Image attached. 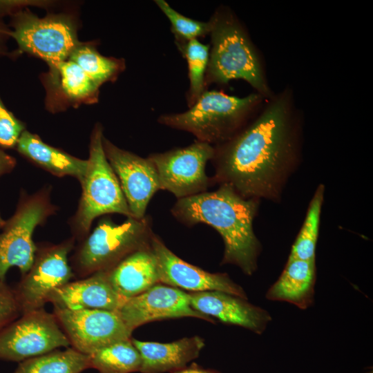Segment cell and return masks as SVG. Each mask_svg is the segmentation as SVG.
Listing matches in <instances>:
<instances>
[{"label":"cell","instance_id":"cell-1","mask_svg":"<svg viewBox=\"0 0 373 373\" xmlns=\"http://www.w3.org/2000/svg\"><path fill=\"white\" fill-rule=\"evenodd\" d=\"M303 122L293 88L274 93L241 130L213 146V182L245 198L276 200L298 162Z\"/></svg>","mask_w":373,"mask_h":373},{"label":"cell","instance_id":"cell-2","mask_svg":"<svg viewBox=\"0 0 373 373\" xmlns=\"http://www.w3.org/2000/svg\"><path fill=\"white\" fill-rule=\"evenodd\" d=\"M258 202L243 198L229 185L220 184L215 191L178 199L171 212L186 226L204 223L214 228L224 245L221 264L234 265L251 276L261 250L253 228Z\"/></svg>","mask_w":373,"mask_h":373},{"label":"cell","instance_id":"cell-3","mask_svg":"<svg viewBox=\"0 0 373 373\" xmlns=\"http://www.w3.org/2000/svg\"><path fill=\"white\" fill-rule=\"evenodd\" d=\"M211 45L205 86L224 85L235 79L248 83L268 99L273 96L263 59L235 12L218 6L209 19Z\"/></svg>","mask_w":373,"mask_h":373},{"label":"cell","instance_id":"cell-4","mask_svg":"<svg viewBox=\"0 0 373 373\" xmlns=\"http://www.w3.org/2000/svg\"><path fill=\"white\" fill-rule=\"evenodd\" d=\"M265 101L256 92L240 97L207 90L186 111L161 115L157 122L189 132L198 141L216 146L241 130L259 112Z\"/></svg>","mask_w":373,"mask_h":373},{"label":"cell","instance_id":"cell-5","mask_svg":"<svg viewBox=\"0 0 373 373\" xmlns=\"http://www.w3.org/2000/svg\"><path fill=\"white\" fill-rule=\"evenodd\" d=\"M103 137L102 128L97 125L91 135L86 171L80 183L82 196L70 220L74 238H85L93 222L100 216L119 213L133 217L119 180L106 157Z\"/></svg>","mask_w":373,"mask_h":373},{"label":"cell","instance_id":"cell-6","mask_svg":"<svg viewBox=\"0 0 373 373\" xmlns=\"http://www.w3.org/2000/svg\"><path fill=\"white\" fill-rule=\"evenodd\" d=\"M151 218H127L119 224L110 218L99 220L73 256V266L81 277L112 268L131 253L151 245Z\"/></svg>","mask_w":373,"mask_h":373},{"label":"cell","instance_id":"cell-7","mask_svg":"<svg viewBox=\"0 0 373 373\" xmlns=\"http://www.w3.org/2000/svg\"><path fill=\"white\" fill-rule=\"evenodd\" d=\"M46 189L31 195H21L15 214L1 228L0 233V280L12 267L22 276L30 269L37 247L32 240L35 229L42 224L57 209Z\"/></svg>","mask_w":373,"mask_h":373},{"label":"cell","instance_id":"cell-8","mask_svg":"<svg viewBox=\"0 0 373 373\" xmlns=\"http://www.w3.org/2000/svg\"><path fill=\"white\" fill-rule=\"evenodd\" d=\"M70 343L54 314L44 308L21 314L0 330V359L21 362Z\"/></svg>","mask_w":373,"mask_h":373},{"label":"cell","instance_id":"cell-9","mask_svg":"<svg viewBox=\"0 0 373 373\" xmlns=\"http://www.w3.org/2000/svg\"><path fill=\"white\" fill-rule=\"evenodd\" d=\"M213 153V146L196 140L187 146L151 153L147 157L155 167L161 190L181 199L207 191L214 183L205 171Z\"/></svg>","mask_w":373,"mask_h":373},{"label":"cell","instance_id":"cell-10","mask_svg":"<svg viewBox=\"0 0 373 373\" xmlns=\"http://www.w3.org/2000/svg\"><path fill=\"white\" fill-rule=\"evenodd\" d=\"M74 242L73 237L37 249L32 267L13 289L21 315L43 308L55 289L70 282L74 274L68 256Z\"/></svg>","mask_w":373,"mask_h":373},{"label":"cell","instance_id":"cell-11","mask_svg":"<svg viewBox=\"0 0 373 373\" xmlns=\"http://www.w3.org/2000/svg\"><path fill=\"white\" fill-rule=\"evenodd\" d=\"M12 26L8 35L21 51L37 55L55 68L77 47L73 30L64 20L21 12L13 15Z\"/></svg>","mask_w":373,"mask_h":373},{"label":"cell","instance_id":"cell-12","mask_svg":"<svg viewBox=\"0 0 373 373\" xmlns=\"http://www.w3.org/2000/svg\"><path fill=\"white\" fill-rule=\"evenodd\" d=\"M53 314L72 347L84 354L131 338L132 332L117 312L54 307Z\"/></svg>","mask_w":373,"mask_h":373},{"label":"cell","instance_id":"cell-13","mask_svg":"<svg viewBox=\"0 0 373 373\" xmlns=\"http://www.w3.org/2000/svg\"><path fill=\"white\" fill-rule=\"evenodd\" d=\"M117 313L132 332L146 323L166 318L194 317L215 323L191 307L189 293L161 283L126 299Z\"/></svg>","mask_w":373,"mask_h":373},{"label":"cell","instance_id":"cell-14","mask_svg":"<svg viewBox=\"0 0 373 373\" xmlns=\"http://www.w3.org/2000/svg\"><path fill=\"white\" fill-rule=\"evenodd\" d=\"M103 148L133 217L144 218L151 199L161 190L155 166L148 157L119 149L105 137Z\"/></svg>","mask_w":373,"mask_h":373},{"label":"cell","instance_id":"cell-15","mask_svg":"<svg viewBox=\"0 0 373 373\" xmlns=\"http://www.w3.org/2000/svg\"><path fill=\"white\" fill-rule=\"evenodd\" d=\"M151 246L157 262L160 283L191 292L219 291L247 299L243 288L227 274L210 273L184 261L154 233Z\"/></svg>","mask_w":373,"mask_h":373},{"label":"cell","instance_id":"cell-16","mask_svg":"<svg viewBox=\"0 0 373 373\" xmlns=\"http://www.w3.org/2000/svg\"><path fill=\"white\" fill-rule=\"evenodd\" d=\"M191 307L199 313L256 334L263 333L271 321L270 314L247 299L219 291L189 293Z\"/></svg>","mask_w":373,"mask_h":373},{"label":"cell","instance_id":"cell-17","mask_svg":"<svg viewBox=\"0 0 373 373\" xmlns=\"http://www.w3.org/2000/svg\"><path fill=\"white\" fill-rule=\"evenodd\" d=\"M125 300L111 284L108 270H104L57 288L48 302L61 309L117 312Z\"/></svg>","mask_w":373,"mask_h":373},{"label":"cell","instance_id":"cell-18","mask_svg":"<svg viewBox=\"0 0 373 373\" xmlns=\"http://www.w3.org/2000/svg\"><path fill=\"white\" fill-rule=\"evenodd\" d=\"M131 341L142 358L141 373L178 371L196 358L204 346V339L198 336L169 343L141 341L134 338Z\"/></svg>","mask_w":373,"mask_h":373},{"label":"cell","instance_id":"cell-19","mask_svg":"<svg viewBox=\"0 0 373 373\" xmlns=\"http://www.w3.org/2000/svg\"><path fill=\"white\" fill-rule=\"evenodd\" d=\"M107 270L113 287L125 299L160 283L157 262L151 245L131 253Z\"/></svg>","mask_w":373,"mask_h":373},{"label":"cell","instance_id":"cell-20","mask_svg":"<svg viewBox=\"0 0 373 373\" xmlns=\"http://www.w3.org/2000/svg\"><path fill=\"white\" fill-rule=\"evenodd\" d=\"M316 278V261L288 258L282 274L267 290L265 297L306 309L314 303Z\"/></svg>","mask_w":373,"mask_h":373},{"label":"cell","instance_id":"cell-21","mask_svg":"<svg viewBox=\"0 0 373 373\" xmlns=\"http://www.w3.org/2000/svg\"><path fill=\"white\" fill-rule=\"evenodd\" d=\"M17 150L30 161L58 177L66 175L82 182L88 165L87 160H82L45 144L37 135L27 131L21 133Z\"/></svg>","mask_w":373,"mask_h":373},{"label":"cell","instance_id":"cell-22","mask_svg":"<svg viewBox=\"0 0 373 373\" xmlns=\"http://www.w3.org/2000/svg\"><path fill=\"white\" fill-rule=\"evenodd\" d=\"M88 368V355L68 347L23 361L12 373H81Z\"/></svg>","mask_w":373,"mask_h":373},{"label":"cell","instance_id":"cell-23","mask_svg":"<svg viewBox=\"0 0 373 373\" xmlns=\"http://www.w3.org/2000/svg\"><path fill=\"white\" fill-rule=\"evenodd\" d=\"M90 368L99 373L140 372L142 358L131 338L109 345L88 355Z\"/></svg>","mask_w":373,"mask_h":373},{"label":"cell","instance_id":"cell-24","mask_svg":"<svg viewBox=\"0 0 373 373\" xmlns=\"http://www.w3.org/2000/svg\"><path fill=\"white\" fill-rule=\"evenodd\" d=\"M324 186L320 185L312 198L302 227L292 245L289 258L316 261Z\"/></svg>","mask_w":373,"mask_h":373},{"label":"cell","instance_id":"cell-25","mask_svg":"<svg viewBox=\"0 0 373 373\" xmlns=\"http://www.w3.org/2000/svg\"><path fill=\"white\" fill-rule=\"evenodd\" d=\"M177 47L188 64L189 88L186 99L188 106L190 107L207 90L205 86V75L210 46L201 43L198 39H192Z\"/></svg>","mask_w":373,"mask_h":373},{"label":"cell","instance_id":"cell-26","mask_svg":"<svg viewBox=\"0 0 373 373\" xmlns=\"http://www.w3.org/2000/svg\"><path fill=\"white\" fill-rule=\"evenodd\" d=\"M69 58L98 85L115 77L123 66L120 60L104 57L88 46H77Z\"/></svg>","mask_w":373,"mask_h":373},{"label":"cell","instance_id":"cell-27","mask_svg":"<svg viewBox=\"0 0 373 373\" xmlns=\"http://www.w3.org/2000/svg\"><path fill=\"white\" fill-rule=\"evenodd\" d=\"M154 2L171 23V32L174 35L177 46L209 35V21H201L185 17L174 10L164 0H155Z\"/></svg>","mask_w":373,"mask_h":373},{"label":"cell","instance_id":"cell-28","mask_svg":"<svg viewBox=\"0 0 373 373\" xmlns=\"http://www.w3.org/2000/svg\"><path fill=\"white\" fill-rule=\"evenodd\" d=\"M60 73L61 86L64 92L73 98H81L93 93L98 84L71 60L59 62L55 67Z\"/></svg>","mask_w":373,"mask_h":373},{"label":"cell","instance_id":"cell-29","mask_svg":"<svg viewBox=\"0 0 373 373\" xmlns=\"http://www.w3.org/2000/svg\"><path fill=\"white\" fill-rule=\"evenodd\" d=\"M23 131V124L6 108L0 97V147H16Z\"/></svg>","mask_w":373,"mask_h":373},{"label":"cell","instance_id":"cell-30","mask_svg":"<svg viewBox=\"0 0 373 373\" xmlns=\"http://www.w3.org/2000/svg\"><path fill=\"white\" fill-rule=\"evenodd\" d=\"M21 315L13 289L0 280V330Z\"/></svg>","mask_w":373,"mask_h":373},{"label":"cell","instance_id":"cell-31","mask_svg":"<svg viewBox=\"0 0 373 373\" xmlns=\"http://www.w3.org/2000/svg\"><path fill=\"white\" fill-rule=\"evenodd\" d=\"M16 163L15 157L0 149V176L11 172L15 167ZM5 222L6 220L0 214V229L3 227Z\"/></svg>","mask_w":373,"mask_h":373},{"label":"cell","instance_id":"cell-32","mask_svg":"<svg viewBox=\"0 0 373 373\" xmlns=\"http://www.w3.org/2000/svg\"><path fill=\"white\" fill-rule=\"evenodd\" d=\"M173 373H220L218 372L211 370H206L204 368H202L195 363L191 365L189 367H185L183 369H181L178 371L174 372Z\"/></svg>","mask_w":373,"mask_h":373},{"label":"cell","instance_id":"cell-33","mask_svg":"<svg viewBox=\"0 0 373 373\" xmlns=\"http://www.w3.org/2000/svg\"><path fill=\"white\" fill-rule=\"evenodd\" d=\"M8 32H9V30L4 28L1 26V24L0 23V51H1V50H3V47H1V44L3 43V39L6 37L9 36Z\"/></svg>","mask_w":373,"mask_h":373}]
</instances>
